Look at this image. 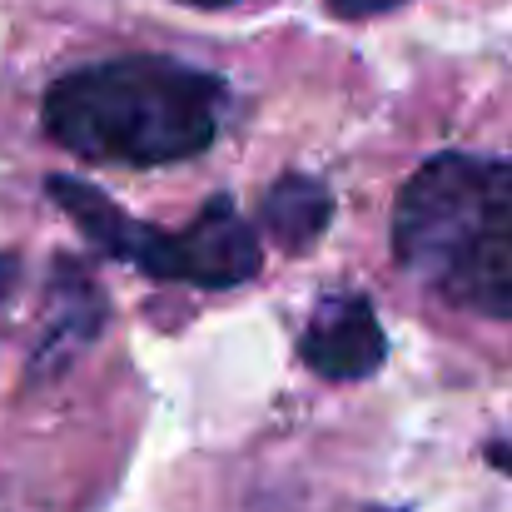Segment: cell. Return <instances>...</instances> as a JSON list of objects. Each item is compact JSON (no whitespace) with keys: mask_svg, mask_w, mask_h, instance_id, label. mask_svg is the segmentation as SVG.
Wrapping results in <instances>:
<instances>
[{"mask_svg":"<svg viewBox=\"0 0 512 512\" xmlns=\"http://www.w3.org/2000/svg\"><path fill=\"white\" fill-rule=\"evenodd\" d=\"M393 259L443 304L512 324V155L423 160L393 204Z\"/></svg>","mask_w":512,"mask_h":512,"instance_id":"cell-1","label":"cell"},{"mask_svg":"<svg viewBox=\"0 0 512 512\" xmlns=\"http://www.w3.org/2000/svg\"><path fill=\"white\" fill-rule=\"evenodd\" d=\"M224 80L170 55H120L45 90V130L95 165H174L204 155L224 120Z\"/></svg>","mask_w":512,"mask_h":512,"instance_id":"cell-2","label":"cell"},{"mask_svg":"<svg viewBox=\"0 0 512 512\" xmlns=\"http://www.w3.org/2000/svg\"><path fill=\"white\" fill-rule=\"evenodd\" d=\"M50 199L115 259L145 269L165 284H194V289H234L259 274V234L239 219L234 199H209L179 234H165L155 224L130 219L115 199L90 189L85 179L50 174Z\"/></svg>","mask_w":512,"mask_h":512,"instance_id":"cell-3","label":"cell"},{"mask_svg":"<svg viewBox=\"0 0 512 512\" xmlns=\"http://www.w3.org/2000/svg\"><path fill=\"white\" fill-rule=\"evenodd\" d=\"M299 358L329 383H363L383 368L388 339L363 294H324L299 334Z\"/></svg>","mask_w":512,"mask_h":512,"instance_id":"cell-4","label":"cell"},{"mask_svg":"<svg viewBox=\"0 0 512 512\" xmlns=\"http://www.w3.org/2000/svg\"><path fill=\"white\" fill-rule=\"evenodd\" d=\"M334 214V199L319 179H304V174H284L269 194H264V229L284 244V249H309L324 224Z\"/></svg>","mask_w":512,"mask_h":512,"instance_id":"cell-5","label":"cell"},{"mask_svg":"<svg viewBox=\"0 0 512 512\" xmlns=\"http://www.w3.org/2000/svg\"><path fill=\"white\" fill-rule=\"evenodd\" d=\"M393 5H403V0H329V10H334V15H348V20H368V15H383V10H393Z\"/></svg>","mask_w":512,"mask_h":512,"instance_id":"cell-6","label":"cell"},{"mask_svg":"<svg viewBox=\"0 0 512 512\" xmlns=\"http://www.w3.org/2000/svg\"><path fill=\"white\" fill-rule=\"evenodd\" d=\"M179 5H194V10H219V5H234V0H179Z\"/></svg>","mask_w":512,"mask_h":512,"instance_id":"cell-7","label":"cell"}]
</instances>
